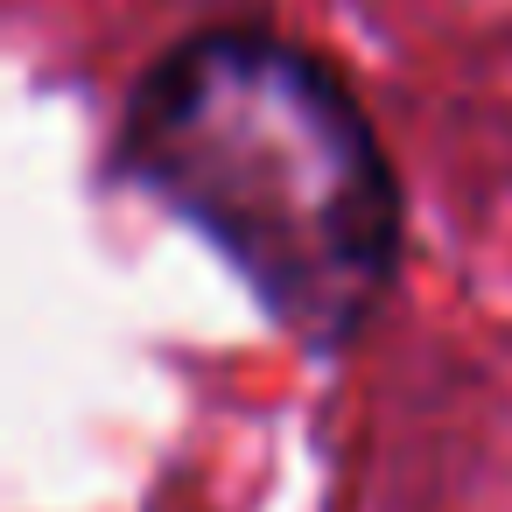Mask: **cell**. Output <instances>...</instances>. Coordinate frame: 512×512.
Listing matches in <instances>:
<instances>
[{
  "label": "cell",
  "instance_id": "obj_1",
  "mask_svg": "<svg viewBox=\"0 0 512 512\" xmlns=\"http://www.w3.org/2000/svg\"><path fill=\"white\" fill-rule=\"evenodd\" d=\"M106 169L183 218L309 351H344L400 281V169L351 78L274 22L176 36L127 85Z\"/></svg>",
  "mask_w": 512,
  "mask_h": 512
}]
</instances>
